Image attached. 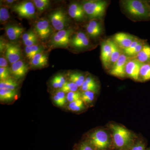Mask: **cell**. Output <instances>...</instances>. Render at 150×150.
Listing matches in <instances>:
<instances>
[{"mask_svg":"<svg viewBox=\"0 0 150 150\" xmlns=\"http://www.w3.org/2000/svg\"><path fill=\"white\" fill-rule=\"evenodd\" d=\"M110 128L112 133L113 149L115 150H130L136 142L131 132L118 124H111Z\"/></svg>","mask_w":150,"mask_h":150,"instance_id":"6da1fadb","label":"cell"},{"mask_svg":"<svg viewBox=\"0 0 150 150\" xmlns=\"http://www.w3.org/2000/svg\"><path fill=\"white\" fill-rule=\"evenodd\" d=\"M51 24L46 19L38 21L34 25V32L38 37L42 40H46L53 32Z\"/></svg>","mask_w":150,"mask_h":150,"instance_id":"ba28073f","label":"cell"},{"mask_svg":"<svg viewBox=\"0 0 150 150\" xmlns=\"http://www.w3.org/2000/svg\"><path fill=\"white\" fill-rule=\"evenodd\" d=\"M12 10L22 18L32 19L35 17V8L33 2L23 1L12 6Z\"/></svg>","mask_w":150,"mask_h":150,"instance_id":"5b68a950","label":"cell"},{"mask_svg":"<svg viewBox=\"0 0 150 150\" xmlns=\"http://www.w3.org/2000/svg\"><path fill=\"white\" fill-rule=\"evenodd\" d=\"M44 49V47L41 45L35 44L31 46H25V51L28 59L31 60L36 54L43 52Z\"/></svg>","mask_w":150,"mask_h":150,"instance_id":"7402d4cb","label":"cell"},{"mask_svg":"<svg viewBox=\"0 0 150 150\" xmlns=\"http://www.w3.org/2000/svg\"><path fill=\"white\" fill-rule=\"evenodd\" d=\"M133 58L142 64L150 63V46L146 43L142 50Z\"/></svg>","mask_w":150,"mask_h":150,"instance_id":"ffe728a7","label":"cell"},{"mask_svg":"<svg viewBox=\"0 0 150 150\" xmlns=\"http://www.w3.org/2000/svg\"><path fill=\"white\" fill-rule=\"evenodd\" d=\"M81 94L79 91L68 93L67 95V100L71 103L81 99Z\"/></svg>","mask_w":150,"mask_h":150,"instance_id":"e575fe53","label":"cell"},{"mask_svg":"<svg viewBox=\"0 0 150 150\" xmlns=\"http://www.w3.org/2000/svg\"><path fill=\"white\" fill-rule=\"evenodd\" d=\"M5 29L7 36L11 40L18 39L25 30L24 28L16 25H8L6 26Z\"/></svg>","mask_w":150,"mask_h":150,"instance_id":"ac0fdd59","label":"cell"},{"mask_svg":"<svg viewBox=\"0 0 150 150\" xmlns=\"http://www.w3.org/2000/svg\"><path fill=\"white\" fill-rule=\"evenodd\" d=\"M137 38L130 34L124 33H118L113 36L112 39L123 52V50L129 48Z\"/></svg>","mask_w":150,"mask_h":150,"instance_id":"7c38bea8","label":"cell"},{"mask_svg":"<svg viewBox=\"0 0 150 150\" xmlns=\"http://www.w3.org/2000/svg\"><path fill=\"white\" fill-rule=\"evenodd\" d=\"M98 87L97 84L93 78L88 76L86 78L82 86L81 87V90L82 91H91L95 92L97 90Z\"/></svg>","mask_w":150,"mask_h":150,"instance_id":"603a6c76","label":"cell"},{"mask_svg":"<svg viewBox=\"0 0 150 150\" xmlns=\"http://www.w3.org/2000/svg\"><path fill=\"white\" fill-rule=\"evenodd\" d=\"M16 94L15 90L0 89V100L1 101H8L13 99Z\"/></svg>","mask_w":150,"mask_h":150,"instance_id":"484cf974","label":"cell"},{"mask_svg":"<svg viewBox=\"0 0 150 150\" xmlns=\"http://www.w3.org/2000/svg\"><path fill=\"white\" fill-rule=\"evenodd\" d=\"M76 150V149H74V150Z\"/></svg>","mask_w":150,"mask_h":150,"instance_id":"bcb514c9","label":"cell"},{"mask_svg":"<svg viewBox=\"0 0 150 150\" xmlns=\"http://www.w3.org/2000/svg\"><path fill=\"white\" fill-rule=\"evenodd\" d=\"M10 69L8 68H1L0 67V79L1 81L9 79Z\"/></svg>","mask_w":150,"mask_h":150,"instance_id":"d590c367","label":"cell"},{"mask_svg":"<svg viewBox=\"0 0 150 150\" xmlns=\"http://www.w3.org/2000/svg\"><path fill=\"white\" fill-rule=\"evenodd\" d=\"M51 83H52V86H53V87L54 88H62V86L61 85V84L59 82V81H58L56 76L54 77V78H53V79L51 81Z\"/></svg>","mask_w":150,"mask_h":150,"instance_id":"60d3db41","label":"cell"},{"mask_svg":"<svg viewBox=\"0 0 150 150\" xmlns=\"http://www.w3.org/2000/svg\"><path fill=\"white\" fill-rule=\"evenodd\" d=\"M48 57L47 54L42 52L35 55L30 60V65L34 68H42L48 65Z\"/></svg>","mask_w":150,"mask_h":150,"instance_id":"d6986e66","label":"cell"},{"mask_svg":"<svg viewBox=\"0 0 150 150\" xmlns=\"http://www.w3.org/2000/svg\"><path fill=\"white\" fill-rule=\"evenodd\" d=\"M78 87L77 85L72 82H66L60 90L64 92L68 93L71 92H76L78 91Z\"/></svg>","mask_w":150,"mask_h":150,"instance_id":"d6a6232c","label":"cell"},{"mask_svg":"<svg viewBox=\"0 0 150 150\" xmlns=\"http://www.w3.org/2000/svg\"><path fill=\"white\" fill-rule=\"evenodd\" d=\"M112 48L111 39L108 38L103 41L101 44V62L105 69H110V60L112 53Z\"/></svg>","mask_w":150,"mask_h":150,"instance_id":"8fae6325","label":"cell"},{"mask_svg":"<svg viewBox=\"0 0 150 150\" xmlns=\"http://www.w3.org/2000/svg\"><path fill=\"white\" fill-rule=\"evenodd\" d=\"M146 150H150V147L146 149Z\"/></svg>","mask_w":150,"mask_h":150,"instance_id":"f6af8a7d","label":"cell"},{"mask_svg":"<svg viewBox=\"0 0 150 150\" xmlns=\"http://www.w3.org/2000/svg\"><path fill=\"white\" fill-rule=\"evenodd\" d=\"M10 18L8 9L6 6H1L0 8V21L1 24H5Z\"/></svg>","mask_w":150,"mask_h":150,"instance_id":"1f68e13d","label":"cell"},{"mask_svg":"<svg viewBox=\"0 0 150 150\" xmlns=\"http://www.w3.org/2000/svg\"><path fill=\"white\" fill-rule=\"evenodd\" d=\"M18 85L16 81L9 78L5 80L1 81L0 82V89L6 88L15 90Z\"/></svg>","mask_w":150,"mask_h":150,"instance_id":"83f0119b","label":"cell"},{"mask_svg":"<svg viewBox=\"0 0 150 150\" xmlns=\"http://www.w3.org/2000/svg\"><path fill=\"white\" fill-rule=\"evenodd\" d=\"M77 150H96L88 141L82 142L78 147Z\"/></svg>","mask_w":150,"mask_h":150,"instance_id":"74e56055","label":"cell"},{"mask_svg":"<svg viewBox=\"0 0 150 150\" xmlns=\"http://www.w3.org/2000/svg\"><path fill=\"white\" fill-rule=\"evenodd\" d=\"M28 70V65L20 60L11 65V74L16 79H20L24 76Z\"/></svg>","mask_w":150,"mask_h":150,"instance_id":"e0dca14e","label":"cell"},{"mask_svg":"<svg viewBox=\"0 0 150 150\" xmlns=\"http://www.w3.org/2000/svg\"><path fill=\"white\" fill-rule=\"evenodd\" d=\"M35 7L40 11H43L50 6V2L48 0H34L33 1Z\"/></svg>","mask_w":150,"mask_h":150,"instance_id":"4dcf8cb0","label":"cell"},{"mask_svg":"<svg viewBox=\"0 0 150 150\" xmlns=\"http://www.w3.org/2000/svg\"><path fill=\"white\" fill-rule=\"evenodd\" d=\"M53 99H54V102L58 106L62 107V106H63L65 104V103L56 95H55L54 96Z\"/></svg>","mask_w":150,"mask_h":150,"instance_id":"7bdbcfd3","label":"cell"},{"mask_svg":"<svg viewBox=\"0 0 150 150\" xmlns=\"http://www.w3.org/2000/svg\"><path fill=\"white\" fill-rule=\"evenodd\" d=\"M6 58L1 56L0 58V67L1 68H8V61Z\"/></svg>","mask_w":150,"mask_h":150,"instance_id":"b9f144b4","label":"cell"},{"mask_svg":"<svg viewBox=\"0 0 150 150\" xmlns=\"http://www.w3.org/2000/svg\"><path fill=\"white\" fill-rule=\"evenodd\" d=\"M123 9L132 18L138 20L150 19V4L149 2L140 0H127L121 2Z\"/></svg>","mask_w":150,"mask_h":150,"instance_id":"7a4b0ae2","label":"cell"},{"mask_svg":"<svg viewBox=\"0 0 150 150\" xmlns=\"http://www.w3.org/2000/svg\"><path fill=\"white\" fill-rule=\"evenodd\" d=\"M73 30L71 29L59 30L53 35L51 42L55 47H66L70 44Z\"/></svg>","mask_w":150,"mask_h":150,"instance_id":"52a82bcc","label":"cell"},{"mask_svg":"<svg viewBox=\"0 0 150 150\" xmlns=\"http://www.w3.org/2000/svg\"><path fill=\"white\" fill-rule=\"evenodd\" d=\"M130 150H146V144L142 141L135 142Z\"/></svg>","mask_w":150,"mask_h":150,"instance_id":"8d00e7d4","label":"cell"},{"mask_svg":"<svg viewBox=\"0 0 150 150\" xmlns=\"http://www.w3.org/2000/svg\"><path fill=\"white\" fill-rule=\"evenodd\" d=\"M112 51L110 60V69L119 59L121 54H123L122 50L119 48L118 45L111 39Z\"/></svg>","mask_w":150,"mask_h":150,"instance_id":"cb8c5ba5","label":"cell"},{"mask_svg":"<svg viewBox=\"0 0 150 150\" xmlns=\"http://www.w3.org/2000/svg\"><path fill=\"white\" fill-rule=\"evenodd\" d=\"M86 16L92 19H99L104 16L108 5L105 1H86L83 2Z\"/></svg>","mask_w":150,"mask_h":150,"instance_id":"277c9868","label":"cell"},{"mask_svg":"<svg viewBox=\"0 0 150 150\" xmlns=\"http://www.w3.org/2000/svg\"><path fill=\"white\" fill-rule=\"evenodd\" d=\"M129 57L126 54H122L119 59L110 69V74L118 78H123L126 76L125 68Z\"/></svg>","mask_w":150,"mask_h":150,"instance_id":"9c48e42d","label":"cell"},{"mask_svg":"<svg viewBox=\"0 0 150 150\" xmlns=\"http://www.w3.org/2000/svg\"><path fill=\"white\" fill-rule=\"evenodd\" d=\"M89 43V39L84 33L77 32L71 36L70 44L74 48H86L88 46Z\"/></svg>","mask_w":150,"mask_h":150,"instance_id":"5bb4252c","label":"cell"},{"mask_svg":"<svg viewBox=\"0 0 150 150\" xmlns=\"http://www.w3.org/2000/svg\"><path fill=\"white\" fill-rule=\"evenodd\" d=\"M88 35L91 38H96L101 35L103 32L102 24L99 19L90 20L86 26Z\"/></svg>","mask_w":150,"mask_h":150,"instance_id":"2e32d148","label":"cell"},{"mask_svg":"<svg viewBox=\"0 0 150 150\" xmlns=\"http://www.w3.org/2000/svg\"><path fill=\"white\" fill-rule=\"evenodd\" d=\"M68 12L71 17L77 21L83 20L86 16L82 4L79 3L71 4L68 9Z\"/></svg>","mask_w":150,"mask_h":150,"instance_id":"9a60e30c","label":"cell"},{"mask_svg":"<svg viewBox=\"0 0 150 150\" xmlns=\"http://www.w3.org/2000/svg\"><path fill=\"white\" fill-rule=\"evenodd\" d=\"M142 65L136 59H129L125 68L126 76L134 80L139 81L140 69Z\"/></svg>","mask_w":150,"mask_h":150,"instance_id":"30bf717a","label":"cell"},{"mask_svg":"<svg viewBox=\"0 0 150 150\" xmlns=\"http://www.w3.org/2000/svg\"><path fill=\"white\" fill-rule=\"evenodd\" d=\"M15 1H13V0H8V1H6L5 2L7 4V5H11V4H12Z\"/></svg>","mask_w":150,"mask_h":150,"instance_id":"ee69618b","label":"cell"},{"mask_svg":"<svg viewBox=\"0 0 150 150\" xmlns=\"http://www.w3.org/2000/svg\"><path fill=\"white\" fill-rule=\"evenodd\" d=\"M150 80V63L142 64L140 71L139 81L142 82Z\"/></svg>","mask_w":150,"mask_h":150,"instance_id":"d4e9b609","label":"cell"},{"mask_svg":"<svg viewBox=\"0 0 150 150\" xmlns=\"http://www.w3.org/2000/svg\"><path fill=\"white\" fill-rule=\"evenodd\" d=\"M69 110L73 111H79L84 108V102L81 99H80L74 102L70 103L69 104Z\"/></svg>","mask_w":150,"mask_h":150,"instance_id":"f1b7e54d","label":"cell"},{"mask_svg":"<svg viewBox=\"0 0 150 150\" xmlns=\"http://www.w3.org/2000/svg\"><path fill=\"white\" fill-rule=\"evenodd\" d=\"M85 79L84 75L81 73H73L69 75L70 81L77 85L79 87L82 86Z\"/></svg>","mask_w":150,"mask_h":150,"instance_id":"4316f807","label":"cell"},{"mask_svg":"<svg viewBox=\"0 0 150 150\" xmlns=\"http://www.w3.org/2000/svg\"><path fill=\"white\" fill-rule=\"evenodd\" d=\"M96 150H110L113 149L112 139L104 129H98L90 135L88 140Z\"/></svg>","mask_w":150,"mask_h":150,"instance_id":"3957f363","label":"cell"},{"mask_svg":"<svg viewBox=\"0 0 150 150\" xmlns=\"http://www.w3.org/2000/svg\"><path fill=\"white\" fill-rule=\"evenodd\" d=\"M143 40H141V39H139V38H137L134 42L131 43V45H130V46L125 50H123V53L125 54H126L127 53L130 52L131 51L133 50L135 47H136L139 44L142 42L143 41Z\"/></svg>","mask_w":150,"mask_h":150,"instance_id":"f35d334b","label":"cell"},{"mask_svg":"<svg viewBox=\"0 0 150 150\" xmlns=\"http://www.w3.org/2000/svg\"><path fill=\"white\" fill-rule=\"evenodd\" d=\"M49 18L52 26L58 31L64 29L68 23L67 14L61 9H58L51 13L49 15Z\"/></svg>","mask_w":150,"mask_h":150,"instance_id":"8992f818","label":"cell"},{"mask_svg":"<svg viewBox=\"0 0 150 150\" xmlns=\"http://www.w3.org/2000/svg\"><path fill=\"white\" fill-rule=\"evenodd\" d=\"M6 58L11 64L20 60L21 50L18 45L12 43H7L5 49Z\"/></svg>","mask_w":150,"mask_h":150,"instance_id":"4fadbf2b","label":"cell"},{"mask_svg":"<svg viewBox=\"0 0 150 150\" xmlns=\"http://www.w3.org/2000/svg\"><path fill=\"white\" fill-rule=\"evenodd\" d=\"M22 39L25 46H30L37 44L38 36L34 31L30 30L23 34Z\"/></svg>","mask_w":150,"mask_h":150,"instance_id":"44dd1931","label":"cell"},{"mask_svg":"<svg viewBox=\"0 0 150 150\" xmlns=\"http://www.w3.org/2000/svg\"><path fill=\"white\" fill-rule=\"evenodd\" d=\"M146 43V41L143 40L142 42L139 43L132 51L127 53L126 55L129 57H135L142 50V48H143V47H144V46L145 44Z\"/></svg>","mask_w":150,"mask_h":150,"instance_id":"836d02e7","label":"cell"},{"mask_svg":"<svg viewBox=\"0 0 150 150\" xmlns=\"http://www.w3.org/2000/svg\"><path fill=\"white\" fill-rule=\"evenodd\" d=\"M95 92L91 91H83L81 94V99L84 103H91L94 99Z\"/></svg>","mask_w":150,"mask_h":150,"instance_id":"f546056e","label":"cell"},{"mask_svg":"<svg viewBox=\"0 0 150 150\" xmlns=\"http://www.w3.org/2000/svg\"><path fill=\"white\" fill-rule=\"evenodd\" d=\"M56 95L64 103H66L67 100V96L65 95L64 92L60 90L57 92Z\"/></svg>","mask_w":150,"mask_h":150,"instance_id":"ab89813d","label":"cell"}]
</instances>
